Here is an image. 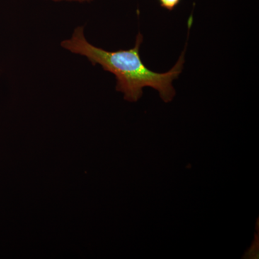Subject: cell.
Returning a JSON list of instances; mask_svg holds the SVG:
<instances>
[{"instance_id": "3", "label": "cell", "mask_w": 259, "mask_h": 259, "mask_svg": "<svg viewBox=\"0 0 259 259\" xmlns=\"http://www.w3.org/2000/svg\"><path fill=\"white\" fill-rule=\"evenodd\" d=\"M48 1L54 2V3H61V2H69V3H89V2L93 1V0H48Z\"/></svg>"}, {"instance_id": "1", "label": "cell", "mask_w": 259, "mask_h": 259, "mask_svg": "<svg viewBox=\"0 0 259 259\" xmlns=\"http://www.w3.org/2000/svg\"><path fill=\"white\" fill-rule=\"evenodd\" d=\"M144 36L138 33L134 47L127 50L109 51L95 47L87 40L84 27L74 29L71 36L61 42V47L71 54L86 58L93 66L100 65L104 71L115 76L116 91L123 94L128 102H137L144 89L151 88L158 92L163 101L171 102L176 95L173 81L182 74L185 62L186 48L176 64L169 71L158 73L148 69L141 59V45Z\"/></svg>"}, {"instance_id": "2", "label": "cell", "mask_w": 259, "mask_h": 259, "mask_svg": "<svg viewBox=\"0 0 259 259\" xmlns=\"http://www.w3.org/2000/svg\"><path fill=\"white\" fill-rule=\"evenodd\" d=\"M162 8L167 10H173L180 4L181 0H158Z\"/></svg>"}]
</instances>
